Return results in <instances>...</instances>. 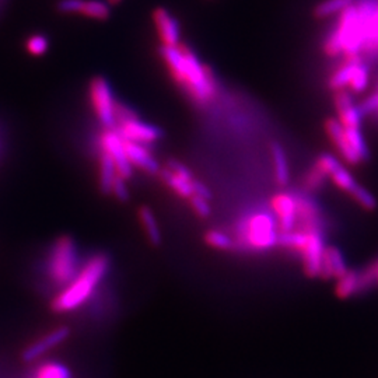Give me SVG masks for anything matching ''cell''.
Returning <instances> with one entry per match:
<instances>
[{
	"label": "cell",
	"instance_id": "obj_1",
	"mask_svg": "<svg viewBox=\"0 0 378 378\" xmlns=\"http://www.w3.org/2000/svg\"><path fill=\"white\" fill-rule=\"evenodd\" d=\"M159 54L169 76L178 87L196 104L205 106L216 97L218 90L215 72L185 44L177 47L160 45Z\"/></svg>",
	"mask_w": 378,
	"mask_h": 378
},
{
	"label": "cell",
	"instance_id": "obj_2",
	"mask_svg": "<svg viewBox=\"0 0 378 378\" xmlns=\"http://www.w3.org/2000/svg\"><path fill=\"white\" fill-rule=\"evenodd\" d=\"M109 268V258L107 255L100 254L91 258L70 286L55 300L52 304L55 311H72L82 306L106 276Z\"/></svg>",
	"mask_w": 378,
	"mask_h": 378
},
{
	"label": "cell",
	"instance_id": "obj_3",
	"mask_svg": "<svg viewBox=\"0 0 378 378\" xmlns=\"http://www.w3.org/2000/svg\"><path fill=\"white\" fill-rule=\"evenodd\" d=\"M279 228L267 212L247 215L235 226L234 248L243 251H268L277 245Z\"/></svg>",
	"mask_w": 378,
	"mask_h": 378
},
{
	"label": "cell",
	"instance_id": "obj_4",
	"mask_svg": "<svg viewBox=\"0 0 378 378\" xmlns=\"http://www.w3.org/2000/svg\"><path fill=\"white\" fill-rule=\"evenodd\" d=\"M77 251L76 244L69 237H62L55 245L51 261V274L60 284H66L76 279Z\"/></svg>",
	"mask_w": 378,
	"mask_h": 378
},
{
	"label": "cell",
	"instance_id": "obj_5",
	"mask_svg": "<svg viewBox=\"0 0 378 378\" xmlns=\"http://www.w3.org/2000/svg\"><path fill=\"white\" fill-rule=\"evenodd\" d=\"M90 97L99 121L107 128L115 129V100L109 80L103 76H97L90 82Z\"/></svg>",
	"mask_w": 378,
	"mask_h": 378
},
{
	"label": "cell",
	"instance_id": "obj_6",
	"mask_svg": "<svg viewBox=\"0 0 378 378\" xmlns=\"http://www.w3.org/2000/svg\"><path fill=\"white\" fill-rule=\"evenodd\" d=\"M324 231L307 230V243L300 254L303 260L304 272L308 277L320 276L323 257H324L325 241Z\"/></svg>",
	"mask_w": 378,
	"mask_h": 378
},
{
	"label": "cell",
	"instance_id": "obj_7",
	"mask_svg": "<svg viewBox=\"0 0 378 378\" xmlns=\"http://www.w3.org/2000/svg\"><path fill=\"white\" fill-rule=\"evenodd\" d=\"M101 145L103 150H106L115 162L118 175L125 179H129L133 175V169L132 164L126 156L123 139L119 135V132L116 129H107L101 138Z\"/></svg>",
	"mask_w": 378,
	"mask_h": 378
},
{
	"label": "cell",
	"instance_id": "obj_8",
	"mask_svg": "<svg viewBox=\"0 0 378 378\" xmlns=\"http://www.w3.org/2000/svg\"><path fill=\"white\" fill-rule=\"evenodd\" d=\"M115 129L119 132V135L125 140H130V142L140 143L145 146L159 142L164 136L160 128L150 125V123H145V122L139 121V118L129 121L126 123H122V125L116 126Z\"/></svg>",
	"mask_w": 378,
	"mask_h": 378
},
{
	"label": "cell",
	"instance_id": "obj_9",
	"mask_svg": "<svg viewBox=\"0 0 378 378\" xmlns=\"http://www.w3.org/2000/svg\"><path fill=\"white\" fill-rule=\"evenodd\" d=\"M156 31L164 47H177L181 43V27L178 20L165 9L156 7L152 14Z\"/></svg>",
	"mask_w": 378,
	"mask_h": 378
},
{
	"label": "cell",
	"instance_id": "obj_10",
	"mask_svg": "<svg viewBox=\"0 0 378 378\" xmlns=\"http://www.w3.org/2000/svg\"><path fill=\"white\" fill-rule=\"evenodd\" d=\"M333 106L338 113V121L343 128H360L365 118L360 107L355 104L349 90H339L333 93Z\"/></svg>",
	"mask_w": 378,
	"mask_h": 378
},
{
	"label": "cell",
	"instance_id": "obj_11",
	"mask_svg": "<svg viewBox=\"0 0 378 378\" xmlns=\"http://www.w3.org/2000/svg\"><path fill=\"white\" fill-rule=\"evenodd\" d=\"M270 208L277 217L279 233H289L296 228L297 215L294 195L286 192L273 195L270 199Z\"/></svg>",
	"mask_w": 378,
	"mask_h": 378
},
{
	"label": "cell",
	"instance_id": "obj_12",
	"mask_svg": "<svg viewBox=\"0 0 378 378\" xmlns=\"http://www.w3.org/2000/svg\"><path fill=\"white\" fill-rule=\"evenodd\" d=\"M325 132L335 146L339 156L350 165L360 164V159L356 155V152L352 149L348 136L345 133V128L340 125V122L336 118H328L324 123Z\"/></svg>",
	"mask_w": 378,
	"mask_h": 378
},
{
	"label": "cell",
	"instance_id": "obj_13",
	"mask_svg": "<svg viewBox=\"0 0 378 378\" xmlns=\"http://www.w3.org/2000/svg\"><path fill=\"white\" fill-rule=\"evenodd\" d=\"M297 223L301 230H318L324 231V218L320 208L308 198L303 195H294Z\"/></svg>",
	"mask_w": 378,
	"mask_h": 378
},
{
	"label": "cell",
	"instance_id": "obj_14",
	"mask_svg": "<svg viewBox=\"0 0 378 378\" xmlns=\"http://www.w3.org/2000/svg\"><path fill=\"white\" fill-rule=\"evenodd\" d=\"M70 330L66 326H60L57 329H55L52 332H50L47 336H44L43 339L37 340L35 343L30 345L21 355L23 360L30 363L34 362L35 359L41 357L43 355H45L47 352H50L52 348L60 345L65 339H67Z\"/></svg>",
	"mask_w": 378,
	"mask_h": 378
},
{
	"label": "cell",
	"instance_id": "obj_15",
	"mask_svg": "<svg viewBox=\"0 0 378 378\" xmlns=\"http://www.w3.org/2000/svg\"><path fill=\"white\" fill-rule=\"evenodd\" d=\"M123 139V138H122ZM123 145H125V152L126 156L129 159V162L132 165H136L138 168L146 171L148 174H159L160 171V165L157 160L153 157V155L149 152V149L145 145L140 143H135L130 140H125L123 139Z\"/></svg>",
	"mask_w": 378,
	"mask_h": 378
},
{
	"label": "cell",
	"instance_id": "obj_16",
	"mask_svg": "<svg viewBox=\"0 0 378 378\" xmlns=\"http://www.w3.org/2000/svg\"><path fill=\"white\" fill-rule=\"evenodd\" d=\"M349 269L346 267L343 254L336 247H325L320 277H323L325 280H329V279L338 280Z\"/></svg>",
	"mask_w": 378,
	"mask_h": 378
},
{
	"label": "cell",
	"instance_id": "obj_17",
	"mask_svg": "<svg viewBox=\"0 0 378 378\" xmlns=\"http://www.w3.org/2000/svg\"><path fill=\"white\" fill-rule=\"evenodd\" d=\"M369 86H370V67L360 56L352 69L346 90H349L352 94H362L369 89Z\"/></svg>",
	"mask_w": 378,
	"mask_h": 378
},
{
	"label": "cell",
	"instance_id": "obj_18",
	"mask_svg": "<svg viewBox=\"0 0 378 378\" xmlns=\"http://www.w3.org/2000/svg\"><path fill=\"white\" fill-rule=\"evenodd\" d=\"M360 56H353V57H343L342 63L333 69V72L330 73L329 79H328V87L330 91H339V90H345L348 89V83H349V77L352 73V69L356 63V60Z\"/></svg>",
	"mask_w": 378,
	"mask_h": 378
},
{
	"label": "cell",
	"instance_id": "obj_19",
	"mask_svg": "<svg viewBox=\"0 0 378 378\" xmlns=\"http://www.w3.org/2000/svg\"><path fill=\"white\" fill-rule=\"evenodd\" d=\"M160 174V178L162 179V182L172 191L175 192L179 198H185V199H189L192 195H194V188H192V182L178 177L177 174H174L172 171H169L167 167L165 168H160L159 171Z\"/></svg>",
	"mask_w": 378,
	"mask_h": 378
},
{
	"label": "cell",
	"instance_id": "obj_20",
	"mask_svg": "<svg viewBox=\"0 0 378 378\" xmlns=\"http://www.w3.org/2000/svg\"><path fill=\"white\" fill-rule=\"evenodd\" d=\"M270 155H272L273 172H274L276 182L280 187H284V185H287L289 178H290V174H289V162H287L286 153H284L283 148L279 143H272V146H270Z\"/></svg>",
	"mask_w": 378,
	"mask_h": 378
},
{
	"label": "cell",
	"instance_id": "obj_21",
	"mask_svg": "<svg viewBox=\"0 0 378 378\" xmlns=\"http://www.w3.org/2000/svg\"><path fill=\"white\" fill-rule=\"evenodd\" d=\"M139 220L142 223V227H143L150 244H153L156 247L162 244V231H160V227L157 224V220H156L153 211L148 206H142L139 209Z\"/></svg>",
	"mask_w": 378,
	"mask_h": 378
},
{
	"label": "cell",
	"instance_id": "obj_22",
	"mask_svg": "<svg viewBox=\"0 0 378 378\" xmlns=\"http://www.w3.org/2000/svg\"><path fill=\"white\" fill-rule=\"evenodd\" d=\"M335 294L342 300L359 294V270H348L342 277H339L335 286Z\"/></svg>",
	"mask_w": 378,
	"mask_h": 378
},
{
	"label": "cell",
	"instance_id": "obj_23",
	"mask_svg": "<svg viewBox=\"0 0 378 378\" xmlns=\"http://www.w3.org/2000/svg\"><path fill=\"white\" fill-rule=\"evenodd\" d=\"M116 175H118V171H116L115 162L109 153L106 150H103L101 157H100V189H101V194H104V195L111 194L112 184H113V179L116 178Z\"/></svg>",
	"mask_w": 378,
	"mask_h": 378
},
{
	"label": "cell",
	"instance_id": "obj_24",
	"mask_svg": "<svg viewBox=\"0 0 378 378\" xmlns=\"http://www.w3.org/2000/svg\"><path fill=\"white\" fill-rule=\"evenodd\" d=\"M355 0H323L314 7V17L318 20H325L332 16L340 14L345 9L353 4Z\"/></svg>",
	"mask_w": 378,
	"mask_h": 378
},
{
	"label": "cell",
	"instance_id": "obj_25",
	"mask_svg": "<svg viewBox=\"0 0 378 378\" xmlns=\"http://www.w3.org/2000/svg\"><path fill=\"white\" fill-rule=\"evenodd\" d=\"M80 14L96 20H109L111 16V6L109 1L103 0H83L80 7Z\"/></svg>",
	"mask_w": 378,
	"mask_h": 378
},
{
	"label": "cell",
	"instance_id": "obj_26",
	"mask_svg": "<svg viewBox=\"0 0 378 378\" xmlns=\"http://www.w3.org/2000/svg\"><path fill=\"white\" fill-rule=\"evenodd\" d=\"M345 133L348 136V140H349L352 149L359 156L360 162H367L370 157V150L367 148V143L365 140L362 129L360 128H345Z\"/></svg>",
	"mask_w": 378,
	"mask_h": 378
},
{
	"label": "cell",
	"instance_id": "obj_27",
	"mask_svg": "<svg viewBox=\"0 0 378 378\" xmlns=\"http://www.w3.org/2000/svg\"><path fill=\"white\" fill-rule=\"evenodd\" d=\"M332 184L339 188L340 191L346 192L350 195V192L359 185L356 181H355V177L350 174V171H348L342 164L329 175Z\"/></svg>",
	"mask_w": 378,
	"mask_h": 378
},
{
	"label": "cell",
	"instance_id": "obj_28",
	"mask_svg": "<svg viewBox=\"0 0 378 378\" xmlns=\"http://www.w3.org/2000/svg\"><path fill=\"white\" fill-rule=\"evenodd\" d=\"M205 243L215 248V250H220V251H230L234 248V241L230 235H227L223 231L218 230H209L205 234Z\"/></svg>",
	"mask_w": 378,
	"mask_h": 378
},
{
	"label": "cell",
	"instance_id": "obj_29",
	"mask_svg": "<svg viewBox=\"0 0 378 378\" xmlns=\"http://www.w3.org/2000/svg\"><path fill=\"white\" fill-rule=\"evenodd\" d=\"M350 196L353 198V201L362 206L365 211H374L377 208V199L376 196L369 191L366 189L365 187L362 185H357L352 192H350Z\"/></svg>",
	"mask_w": 378,
	"mask_h": 378
},
{
	"label": "cell",
	"instance_id": "obj_30",
	"mask_svg": "<svg viewBox=\"0 0 378 378\" xmlns=\"http://www.w3.org/2000/svg\"><path fill=\"white\" fill-rule=\"evenodd\" d=\"M27 51L33 56H43V55L47 54L48 48H50V43H48V38L45 35H41V34H37V35H33L27 40Z\"/></svg>",
	"mask_w": 378,
	"mask_h": 378
},
{
	"label": "cell",
	"instance_id": "obj_31",
	"mask_svg": "<svg viewBox=\"0 0 378 378\" xmlns=\"http://www.w3.org/2000/svg\"><path fill=\"white\" fill-rule=\"evenodd\" d=\"M303 184H304V188L308 189V191H318L324 187L325 184V175L323 172H320L316 167H313L304 177L303 179Z\"/></svg>",
	"mask_w": 378,
	"mask_h": 378
},
{
	"label": "cell",
	"instance_id": "obj_32",
	"mask_svg": "<svg viewBox=\"0 0 378 378\" xmlns=\"http://www.w3.org/2000/svg\"><path fill=\"white\" fill-rule=\"evenodd\" d=\"M339 165H340V162L335 156L328 155V153H324L320 157H317V160L314 162V167L320 172H323L325 177H329Z\"/></svg>",
	"mask_w": 378,
	"mask_h": 378
},
{
	"label": "cell",
	"instance_id": "obj_33",
	"mask_svg": "<svg viewBox=\"0 0 378 378\" xmlns=\"http://www.w3.org/2000/svg\"><path fill=\"white\" fill-rule=\"evenodd\" d=\"M138 113L135 109L122 104V103H115V122H116V126L122 125V123H126L129 121H133V119H138Z\"/></svg>",
	"mask_w": 378,
	"mask_h": 378
},
{
	"label": "cell",
	"instance_id": "obj_34",
	"mask_svg": "<svg viewBox=\"0 0 378 378\" xmlns=\"http://www.w3.org/2000/svg\"><path fill=\"white\" fill-rule=\"evenodd\" d=\"M37 378H70V373L65 366L51 363L41 369Z\"/></svg>",
	"mask_w": 378,
	"mask_h": 378
},
{
	"label": "cell",
	"instance_id": "obj_35",
	"mask_svg": "<svg viewBox=\"0 0 378 378\" xmlns=\"http://www.w3.org/2000/svg\"><path fill=\"white\" fill-rule=\"evenodd\" d=\"M189 204H191V208L192 211L202 218H206V217L211 216L212 213V209H211V205H209V201L205 199V198H201L198 195H192L189 199Z\"/></svg>",
	"mask_w": 378,
	"mask_h": 378
},
{
	"label": "cell",
	"instance_id": "obj_36",
	"mask_svg": "<svg viewBox=\"0 0 378 378\" xmlns=\"http://www.w3.org/2000/svg\"><path fill=\"white\" fill-rule=\"evenodd\" d=\"M111 194H113V196L121 201V202H128L129 198H130V194H129V188L126 185V179L116 175V178L113 179V184H112V189H111Z\"/></svg>",
	"mask_w": 378,
	"mask_h": 378
},
{
	"label": "cell",
	"instance_id": "obj_37",
	"mask_svg": "<svg viewBox=\"0 0 378 378\" xmlns=\"http://www.w3.org/2000/svg\"><path fill=\"white\" fill-rule=\"evenodd\" d=\"M167 168H168L169 171H172L174 174H177L178 177H181V178L189 181V182H192V181L195 179L192 171H191L187 165H184L182 162H177V160H168V162H167Z\"/></svg>",
	"mask_w": 378,
	"mask_h": 378
},
{
	"label": "cell",
	"instance_id": "obj_38",
	"mask_svg": "<svg viewBox=\"0 0 378 378\" xmlns=\"http://www.w3.org/2000/svg\"><path fill=\"white\" fill-rule=\"evenodd\" d=\"M82 3L83 0H59L56 9L63 14H80Z\"/></svg>",
	"mask_w": 378,
	"mask_h": 378
},
{
	"label": "cell",
	"instance_id": "obj_39",
	"mask_svg": "<svg viewBox=\"0 0 378 378\" xmlns=\"http://www.w3.org/2000/svg\"><path fill=\"white\" fill-rule=\"evenodd\" d=\"M192 188H194V195H198V196L205 198V199H208V201L212 199V192L209 191V188H208L205 184H202V182L194 179V182H192Z\"/></svg>",
	"mask_w": 378,
	"mask_h": 378
},
{
	"label": "cell",
	"instance_id": "obj_40",
	"mask_svg": "<svg viewBox=\"0 0 378 378\" xmlns=\"http://www.w3.org/2000/svg\"><path fill=\"white\" fill-rule=\"evenodd\" d=\"M373 265H374V269H376V276H377V284H378V258L373 261Z\"/></svg>",
	"mask_w": 378,
	"mask_h": 378
},
{
	"label": "cell",
	"instance_id": "obj_41",
	"mask_svg": "<svg viewBox=\"0 0 378 378\" xmlns=\"http://www.w3.org/2000/svg\"><path fill=\"white\" fill-rule=\"evenodd\" d=\"M122 0H109V4H119Z\"/></svg>",
	"mask_w": 378,
	"mask_h": 378
}]
</instances>
